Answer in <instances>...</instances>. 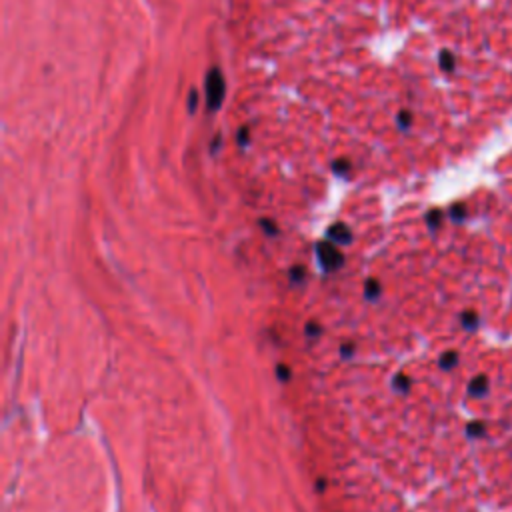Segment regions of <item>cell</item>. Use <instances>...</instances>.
I'll use <instances>...</instances> for the list:
<instances>
[{
  "label": "cell",
  "instance_id": "6da1fadb",
  "mask_svg": "<svg viewBox=\"0 0 512 512\" xmlns=\"http://www.w3.org/2000/svg\"><path fill=\"white\" fill-rule=\"evenodd\" d=\"M224 92H226V84H224V76L218 68H210L206 74V104L208 110L216 112L222 102H224Z\"/></svg>",
  "mask_w": 512,
  "mask_h": 512
},
{
  "label": "cell",
  "instance_id": "7a4b0ae2",
  "mask_svg": "<svg viewBox=\"0 0 512 512\" xmlns=\"http://www.w3.org/2000/svg\"><path fill=\"white\" fill-rule=\"evenodd\" d=\"M316 248H318L320 264H322L326 270H336V268L342 266L344 256H342L338 244H334V242H320Z\"/></svg>",
  "mask_w": 512,
  "mask_h": 512
},
{
  "label": "cell",
  "instance_id": "3957f363",
  "mask_svg": "<svg viewBox=\"0 0 512 512\" xmlns=\"http://www.w3.org/2000/svg\"><path fill=\"white\" fill-rule=\"evenodd\" d=\"M328 238H330L334 244L344 246V244H350V242H352V232H350V228H348L346 224L336 222V224H332V226L328 228Z\"/></svg>",
  "mask_w": 512,
  "mask_h": 512
},
{
  "label": "cell",
  "instance_id": "277c9868",
  "mask_svg": "<svg viewBox=\"0 0 512 512\" xmlns=\"http://www.w3.org/2000/svg\"><path fill=\"white\" fill-rule=\"evenodd\" d=\"M364 294L368 300H376L380 296V282L376 278H368L364 282Z\"/></svg>",
  "mask_w": 512,
  "mask_h": 512
},
{
  "label": "cell",
  "instance_id": "5b68a950",
  "mask_svg": "<svg viewBox=\"0 0 512 512\" xmlns=\"http://www.w3.org/2000/svg\"><path fill=\"white\" fill-rule=\"evenodd\" d=\"M334 172H338V174H346L348 170H350V162L346 160V158H340V160H336L334 162Z\"/></svg>",
  "mask_w": 512,
  "mask_h": 512
},
{
  "label": "cell",
  "instance_id": "8992f818",
  "mask_svg": "<svg viewBox=\"0 0 512 512\" xmlns=\"http://www.w3.org/2000/svg\"><path fill=\"white\" fill-rule=\"evenodd\" d=\"M304 274H306V272H304V268H302V266H294V268L290 270V280H292L294 284H298V282H302V280H304Z\"/></svg>",
  "mask_w": 512,
  "mask_h": 512
},
{
  "label": "cell",
  "instance_id": "52a82bcc",
  "mask_svg": "<svg viewBox=\"0 0 512 512\" xmlns=\"http://www.w3.org/2000/svg\"><path fill=\"white\" fill-rule=\"evenodd\" d=\"M304 332L314 338V336H320V334H322V328H320L316 322H308V324H306V328H304Z\"/></svg>",
  "mask_w": 512,
  "mask_h": 512
},
{
  "label": "cell",
  "instance_id": "ba28073f",
  "mask_svg": "<svg viewBox=\"0 0 512 512\" xmlns=\"http://www.w3.org/2000/svg\"><path fill=\"white\" fill-rule=\"evenodd\" d=\"M276 374H278V378H280L282 382H288V380H290V368H288V366H284V364H278Z\"/></svg>",
  "mask_w": 512,
  "mask_h": 512
},
{
  "label": "cell",
  "instance_id": "9c48e42d",
  "mask_svg": "<svg viewBox=\"0 0 512 512\" xmlns=\"http://www.w3.org/2000/svg\"><path fill=\"white\" fill-rule=\"evenodd\" d=\"M236 140H238V144H240V146H246V144H248V128H246V126H242V128L238 130Z\"/></svg>",
  "mask_w": 512,
  "mask_h": 512
},
{
  "label": "cell",
  "instance_id": "30bf717a",
  "mask_svg": "<svg viewBox=\"0 0 512 512\" xmlns=\"http://www.w3.org/2000/svg\"><path fill=\"white\" fill-rule=\"evenodd\" d=\"M260 226L266 230V234H278L276 224H274V222H270V220H260Z\"/></svg>",
  "mask_w": 512,
  "mask_h": 512
},
{
  "label": "cell",
  "instance_id": "8fae6325",
  "mask_svg": "<svg viewBox=\"0 0 512 512\" xmlns=\"http://www.w3.org/2000/svg\"><path fill=\"white\" fill-rule=\"evenodd\" d=\"M394 388H400V390H406V388H408V380H406L404 374H396V378H394Z\"/></svg>",
  "mask_w": 512,
  "mask_h": 512
},
{
  "label": "cell",
  "instance_id": "7c38bea8",
  "mask_svg": "<svg viewBox=\"0 0 512 512\" xmlns=\"http://www.w3.org/2000/svg\"><path fill=\"white\" fill-rule=\"evenodd\" d=\"M398 124H400L402 128H406L408 124H410V114H408L406 110H402V112L398 114Z\"/></svg>",
  "mask_w": 512,
  "mask_h": 512
},
{
  "label": "cell",
  "instance_id": "4fadbf2b",
  "mask_svg": "<svg viewBox=\"0 0 512 512\" xmlns=\"http://www.w3.org/2000/svg\"><path fill=\"white\" fill-rule=\"evenodd\" d=\"M196 102H198V94L192 90V92L188 94V110H194V108H196Z\"/></svg>",
  "mask_w": 512,
  "mask_h": 512
},
{
  "label": "cell",
  "instance_id": "5bb4252c",
  "mask_svg": "<svg viewBox=\"0 0 512 512\" xmlns=\"http://www.w3.org/2000/svg\"><path fill=\"white\" fill-rule=\"evenodd\" d=\"M354 352V344L352 342H344V346H342V354L344 356H350Z\"/></svg>",
  "mask_w": 512,
  "mask_h": 512
}]
</instances>
